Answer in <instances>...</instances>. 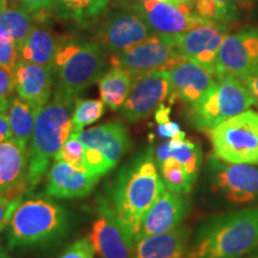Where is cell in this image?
I'll return each mask as SVG.
<instances>
[{
	"instance_id": "obj_1",
	"label": "cell",
	"mask_w": 258,
	"mask_h": 258,
	"mask_svg": "<svg viewBox=\"0 0 258 258\" xmlns=\"http://www.w3.org/2000/svg\"><path fill=\"white\" fill-rule=\"evenodd\" d=\"M157 167L153 148H145L122 166L109 192V206L134 241L148 211L166 188Z\"/></svg>"
},
{
	"instance_id": "obj_2",
	"label": "cell",
	"mask_w": 258,
	"mask_h": 258,
	"mask_svg": "<svg viewBox=\"0 0 258 258\" xmlns=\"http://www.w3.org/2000/svg\"><path fill=\"white\" fill-rule=\"evenodd\" d=\"M258 249V207L208 217L189 241L185 258H244Z\"/></svg>"
},
{
	"instance_id": "obj_3",
	"label": "cell",
	"mask_w": 258,
	"mask_h": 258,
	"mask_svg": "<svg viewBox=\"0 0 258 258\" xmlns=\"http://www.w3.org/2000/svg\"><path fill=\"white\" fill-rule=\"evenodd\" d=\"M77 96L54 90L50 101L38 111L29 146L28 191L38 185L51 160H55L62 145L73 132L72 115Z\"/></svg>"
},
{
	"instance_id": "obj_4",
	"label": "cell",
	"mask_w": 258,
	"mask_h": 258,
	"mask_svg": "<svg viewBox=\"0 0 258 258\" xmlns=\"http://www.w3.org/2000/svg\"><path fill=\"white\" fill-rule=\"evenodd\" d=\"M69 231V214L47 198H32L18 206L9 224V249L44 247L54 244Z\"/></svg>"
},
{
	"instance_id": "obj_5",
	"label": "cell",
	"mask_w": 258,
	"mask_h": 258,
	"mask_svg": "<svg viewBox=\"0 0 258 258\" xmlns=\"http://www.w3.org/2000/svg\"><path fill=\"white\" fill-rule=\"evenodd\" d=\"M104 51L95 42L62 38L53 63L55 91L70 96L80 92L98 82L104 74Z\"/></svg>"
},
{
	"instance_id": "obj_6",
	"label": "cell",
	"mask_w": 258,
	"mask_h": 258,
	"mask_svg": "<svg viewBox=\"0 0 258 258\" xmlns=\"http://www.w3.org/2000/svg\"><path fill=\"white\" fill-rule=\"evenodd\" d=\"M256 99L240 79L217 77V82L198 102L190 105L189 121L194 128L209 133L222 122L252 106Z\"/></svg>"
},
{
	"instance_id": "obj_7",
	"label": "cell",
	"mask_w": 258,
	"mask_h": 258,
	"mask_svg": "<svg viewBox=\"0 0 258 258\" xmlns=\"http://www.w3.org/2000/svg\"><path fill=\"white\" fill-rule=\"evenodd\" d=\"M213 157L232 164L258 165V114L245 110L209 132Z\"/></svg>"
},
{
	"instance_id": "obj_8",
	"label": "cell",
	"mask_w": 258,
	"mask_h": 258,
	"mask_svg": "<svg viewBox=\"0 0 258 258\" xmlns=\"http://www.w3.org/2000/svg\"><path fill=\"white\" fill-rule=\"evenodd\" d=\"M78 135L85 147V171L98 178L114 170L132 147L128 129L121 121L83 129Z\"/></svg>"
},
{
	"instance_id": "obj_9",
	"label": "cell",
	"mask_w": 258,
	"mask_h": 258,
	"mask_svg": "<svg viewBox=\"0 0 258 258\" xmlns=\"http://www.w3.org/2000/svg\"><path fill=\"white\" fill-rule=\"evenodd\" d=\"M208 178L212 191L230 205L258 202L257 166L227 163L212 156L208 161Z\"/></svg>"
},
{
	"instance_id": "obj_10",
	"label": "cell",
	"mask_w": 258,
	"mask_h": 258,
	"mask_svg": "<svg viewBox=\"0 0 258 258\" xmlns=\"http://www.w3.org/2000/svg\"><path fill=\"white\" fill-rule=\"evenodd\" d=\"M132 9L144 19L154 35L169 41L205 21L192 11L189 3L137 0Z\"/></svg>"
},
{
	"instance_id": "obj_11",
	"label": "cell",
	"mask_w": 258,
	"mask_h": 258,
	"mask_svg": "<svg viewBox=\"0 0 258 258\" xmlns=\"http://www.w3.org/2000/svg\"><path fill=\"white\" fill-rule=\"evenodd\" d=\"M153 32L133 9L111 12L96 30L93 42L109 54L121 53L153 36Z\"/></svg>"
},
{
	"instance_id": "obj_12",
	"label": "cell",
	"mask_w": 258,
	"mask_h": 258,
	"mask_svg": "<svg viewBox=\"0 0 258 258\" xmlns=\"http://www.w3.org/2000/svg\"><path fill=\"white\" fill-rule=\"evenodd\" d=\"M182 59L185 57L180 55L169 40L153 35L127 50L112 54L110 63L137 77L153 71H167Z\"/></svg>"
},
{
	"instance_id": "obj_13",
	"label": "cell",
	"mask_w": 258,
	"mask_h": 258,
	"mask_svg": "<svg viewBox=\"0 0 258 258\" xmlns=\"http://www.w3.org/2000/svg\"><path fill=\"white\" fill-rule=\"evenodd\" d=\"M227 35L226 25L203 21L170 42L183 57L199 63L215 76L219 50Z\"/></svg>"
},
{
	"instance_id": "obj_14",
	"label": "cell",
	"mask_w": 258,
	"mask_h": 258,
	"mask_svg": "<svg viewBox=\"0 0 258 258\" xmlns=\"http://www.w3.org/2000/svg\"><path fill=\"white\" fill-rule=\"evenodd\" d=\"M258 72V29L227 35L217 59L215 77L232 76L241 82Z\"/></svg>"
},
{
	"instance_id": "obj_15",
	"label": "cell",
	"mask_w": 258,
	"mask_h": 258,
	"mask_svg": "<svg viewBox=\"0 0 258 258\" xmlns=\"http://www.w3.org/2000/svg\"><path fill=\"white\" fill-rule=\"evenodd\" d=\"M170 97L167 71H153L134 77L129 95L120 109L128 122L144 120Z\"/></svg>"
},
{
	"instance_id": "obj_16",
	"label": "cell",
	"mask_w": 258,
	"mask_h": 258,
	"mask_svg": "<svg viewBox=\"0 0 258 258\" xmlns=\"http://www.w3.org/2000/svg\"><path fill=\"white\" fill-rule=\"evenodd\" d=\"M98 213L89 237L98 258H134L135 241L118 221L108 201L99 202Z\"/></svg>"
},
{
	"instance_id": "obj_17",
	"label": "cell",
	"mask_w": 258,
	"mask_h": 258,
	"mask_svg": "<svg viewBox=\"0 0 258 258\" xmlns=\"http://www.w3.org/2000/svg\"><path fill=\"white\" fill-rule=\"evenodd\" d=\"M169 72L170 101L175 99L192 105L217 82V77L199 63L182 59Z\"/></svg>"
},
{
	"instance_id": "obj_18",
	"label": "cell",
	"mask_w": 258,
	"mask_h": 258,
	"mask_svg": "<svg viewBox=\"0 0 258 258\" xmlns=\"http://www.w3.org/2000/svg\"><path fill=\"white\" fill-rule=\"evenodd\" d=\"M16 92L37 112L50 101L55 88L54 71L43 66L19 60L15 70Z\"/></svg>"
},
{
	"instance_id": "obj_19",
	"label": "cell",
	"mask_w": 258,
	"mask_h": 258,
	"mask_svg": "<svg viewBox=\"0 0 258 258\" xmlns=\"http://www.w3.org/2000/svg\"><path fill=\"white\" fill-rule=\"evenodd\" d=\"M28 146L14 138L0 143V195H24L28 191Z\"/></svg>"
},
{
	"instance_id": "obj_20",
	"label": "cell",
	"mask_w": 258,
	"mask_h": 258,
	"mask_svg": "<svg viewBox=\"0 0 258 258\" xmlns=\"http://www.w3.org/2000/svg\"><path fill=\"white\" fill-rule=\"evenodd\" d=\"M189 207L190 203L184 195L165 188L145 217L138 239L179 227L188 215Z\"/></svg>"
},
{
	"instance_id": "obj_21",
	"label": "cell",
	"mask_w": 258,
	"mask_h": 258,
	"mask_svg": "<svg viewBox=\"0 0 258 258\" xmlns=\"http://www.w3.org/2000/svg\"><path fill=\"white\" fill-rule=\"evenodd\" d=\"M98 179L64 161H55L47 172L46 191L57 199L85 198L95 189Z\"/></svg>"
},
{
	"instance_id": "obj_22",
	"label": "cell",
	"mask_w": 258,
	"mask_h": 258,
	"mask_svg": "<svg viewBox=\"0 0 258 258\" xmlns=\"http://www.w3.org/2000/svg\"><path fill=\"white\" fill-rule=\"evenodd\" d=\"M189 241L190 230L180 225L172 231L138 239L134 258H185Z\"/></svg>"
},
{
	"instance_id": "obj_23",
	"label": "cell",
	"mask_w": 258,
	"mask_h": 258,
	"mask_svg": "<svg viewBox=\"0 0 258 258\" xmlns=\"http://www.w3.org/2000/svg\"><path fill=\"white\" fill-rule=\"evenodd\" d=\"M61 40L62 38L57 37L50 29L42 24H35L24 46L19 50V60L53 69Z\"/></svg>"
},
{
	"instance_id": "obj_24",
	"label": "cell",
	"mask_w": 258,
	"mask_h": 258,
	"mask_svg": "<svg viewBox=\"0 0 258 258\" xmlns=\"http://www.w3.org/2000/svg\"><path fill=\"white\" fill-rule=\"evenodd\" d=\"M134 77L122 67L112 66L98 80L99 95L104 104L111 110L123 106L133 85Z\"/></svg>"
},
{
	"instance_id": "obj_25",
	"label": "cell",
	"mask_w": 258,
	"mask_h": 258,
	"mask_svg": "<svg viewBox=\"0 0 258 258\" xmlns=\"http://www.w3.org/2000/svg\"><path fill=\"white\" fill-rule=\"evenodd\" d=\"M6 112H8L12 137L24 146H28L34 132L37 112L18 96L12 97Z\"/></svg>"
},
{
	"instance_id": "obj_26",
	"label": "cell",
	"mask_w": 258,
	"mask_h": 258,
	"mask_svg": "<svg viewBox=\"0 0 258 258\" xmlns=\"http://www.w3.org/2000/svg\"><path fill=\"white\" fill-rule=\"evenodd\" d=\"M34 25L32 15L19 6L8 8L0 14V27L9 31L17 44L18 50H21L24 46Z\"/></svg>"
},
{
	"instance_id": "obj_27",
	"label": "cell",
	"mask_w": 258,
	"mask_h": 258,
	"mask_svg": "<svg viewBox=\"0 0 258 258\" xmlns=\"http://www.w3.org/2000/svg\"><path fill=\"white\" fill-rule=\"evenodd\" d=\"M109 0H54L49 11L62 18L84 21L101 15Z\"/></svg>"
},
{
	"instance_id": "obj_28",
	"label": "cell",
	"mask_w": 258,
	"mask_h": 258,
	"mask_svg": "<svg viewBox=\"0 0 258 258\" xmlns=\"http://www.w3.org/2000/svg\"><path fill=\"white\" fill-rule=\"evenodd\" d=\"M167 143H169V156L176 158L184 167L190 178L196 182L202 163L201 147L185 139L184 140L171 139Z\"/></svg>"
},
{
	"instance_id": "obj_29",
	"label": "cell",
	"mask_w": 258,
	"mask_h": 258,
	"mask_svg": "<svg viewBox=\"0 0 258 258\" xmlns=\"http://www.w3.org/2000/svg\"><path fill=\"white\" fill-rule=\"evenodd\" d=\"M158 169L161 173L164 184L170 191L184 196L191 192L195 182L190 178L184 167L176 158H167L158 166Z\"/></svg>"
},
{
	"instance_id": "obj_30",
	"label": "cell",
	"mask_w": 258,
	"mask_h": 258,
	"mask_svg": "<svg viewBox=\"0 0 258 258\" xmlns=\"http://www.w3.org/2000/svg\"><path fill=\"white\" fill-rule=\"evenodd\" d=\"M104 110L105 104L102 99H77L72 115L73 132L83 131L86 125L98 121Z\"/></svg>"
},
{
	"instance_id": "obj_31",
	"label": "cell",
	"mask_w": 258,
	"mask_h": 258,
	"mask_svg": "<svg viewBox=\"0 0 258 258\" xmlns=\"http://www.w3.org/2000/svg\"><path fill=\"white\" fill-rule=\"evenodd\" d=\"M54 161H64L76 169L85 171V147L80 141L78 132L71 133Z\"/></svg>"
},
{
	"instance_id": "obj_32",
	"label": "cell",
	"mask_w": 258,
	"mask_h": 258,
	"mask_svg": "<svg viewBox=\"0 0 258 258\" xmlns=\"http://www.w3.org/2000/svg\"><path fill=\"white\" fill-rule=\"evenodd\" d=\"M19 62V50L17 44L8 30L0 27V66L15 72Z\"/></svg>"
},
{
	"instance_id": "obj_33",
	"label": "cell",
	"mask_w": 258,
	"mask_h": 258,
	"mask_svg": "<svg viewBox=\"0 0 258 258\" xmlns=\"http://www.w3.org/2000/svg\"><path fill=\"white\" fill-rule=\"evenodd\" d=\"M22 202H23V195H0V233L8 227L15 211Z\"/></svg>"
},
{
	"instance_id": "obj_34",
	"label": "cell",
	"mask_w": 258,
	"mask_h": 258,
	"mask_svg": "<svg viewBox=\"0 0 258 258\" xmlns=\"http://www.w3.org/2000/svg\"><path fill=\"white\" fill-rule=\"evenodd\" d=\"M95 247L90 238H82L67 246L60 258H95Z\"/></svg>"
},
{
	"instance_id": "obj_35",
	"label": "cell",
	"mask_w": 258,
	"mask_h": 258,
	"mask_svg": "<svg viewBox=\"0 0 258 258\" xmlns=\"http://www.w3.org/2000/svg\"><path fill=\"white\" fill-rule=\"evenodd\" d=\"M15 90V72L0 66V99H10Z\"/></svg>"
},
{
	"instance_id": "obj_36",
	"label": "cell",
	"mask_w": 258,
	"mask_h": 258,
	"mask_svg": "<svg viewBox=\"0 0 258 258\" xmlns=\"http://www.w3.org/2000/svg\"><path fill=\"white\" fill-rule=\"evenodd\" d=\"M12 2L34 16L49 11L53 6L54 0H12Z\"/></svg>"
},
{
	"instance_id": "obj_37",
	"label": "cell",
	"mask_w": 258,
	"mask_h": 258,
	"mask_svg": "<svg viewBox=\"0 0 258 258\" xmlns=\"http://www.w3.org/2000/svg\"><path fill=\"white\" fill-rule=\"evenodd\" d=\"M158 134H159L161 138L169 139V140H171V139L184 140L185 139V133L180 131L179 124L172 121H169L163 124H158Z\"/></svg>"
},
{
	"instance_id": "obj_38",
	"label": "cell",
	"mask_w": 258,
	"mask_h": 258,
	"mask_svg": "<svg viewBox=\"0 0 258 258\" xmlns=\"http://www.w3.org/2000/svg\"><path fill=\"white\" fill-rule=\"evenodd\" d=\"M12 131L10 127L8 112H0V143L12 139Z\"/></svg>"
},
{
	"instance_id": "obj_39",
	"label": "cell",
	"mask_w": 258,
	"mask_h": 258,
	"mask_svg": "<svg viewBox=\"0 0 258 258\" xmlns=\"http://www.w3.org/2000/svg\"><path fill=\"white\" fill-rule=\"evenodd\" d=\"M170 112L171 108L170 106L164 105V103L161 104L159 108L154 111V117H156V122L158 124L166 123V122L170 121Z\"/></svg>"
},
{
	"instance_id": "obj_40",
	"label": "cell",
	"mask_w": 258,
	"mask_h": 258,
	"mask_svg": "<svg viewBox=\"0 0 258 258\" xmlns=\"http://www.w3.org/2000/svg\"><path fill=\"white\" fill-rule=\"evenodd\" d=\"M243 83L246 85V88L250 90V92L252 93L254 99L258 103V72L253 73L252 76L247 77L243 80Z\"/></svg>"
},
{
	"instance_id": "obj_41",
	"label": "cell",
	"mask_w": 258,
	"mask_h": 258,
	"mask_svg": "<svg viewBox=\"0 0 258 258\" xmlns=\"http://www.w3.org/2000/svg\"><path fill=\"white\" fill-rule=\"evenodd\" d=\"M213 3L218 4L219 6H221L222 9L226 10L227 12H230L231 15H233L235 18L238 16V9L235 6V0H212Z\"/></svg>"
},
{
	"instance_id": "obj_42",
	"label": "cell",
	"mask_w": 258,
	"mask_h": 258,
	"mask_svg": "<svg viewBox=\"0 0 258 258\" xmlns=\"http://www.w3.org/2000/svg\"><path fill=\"white\" fill-rule=\"evenodd\" d=\"M0 258H14L9 253V251L5 249V246L3 245L2 240H0Z\"/></svg>"
},
{
	"instance_id": "obj_43",
	"label": "cell",
	"mask_w": 258,
	"mask_h": 258,
	"mask_svg": "<svg viewBox=\"0 0 258 258\" xmlns=\"http://www.w3.org/2000/svg\"><path fill=\"white\" fill-rule=\"evenodd\" d=\"M11 99H0V112L8 111Z\"/></svg>"
},
{
	"instance_id": "obj_44",
	"label": "cell",
	"mask_w": 258,
	"mask_h": 258,
	"mask_svg": "<svg viewBox=\"0 0 258 258\" xmlns=\"http://www.w3.org/2000/svg\"><path fill=\"white\" fill-rule=\"evenodd\" d=\"M8 3L9 0H0V14H2L5 9H8Z\"/></svg>"
},
{
	"instance_id": "obj_45",
	"label": "cell",
	"mask_w": 258,
	"mask_h": 258,
	"mask_svg": "<svg viewBox=\"0 0 258 258\" xmlns=\"http://www.w3.org/2000/svg\"><path fill=\"white\" fill-rule=\"evenodd\" d=\"M244 258H258V249L256 251H253L252 253L247 254V256L244 257Z\"/></svg>"
},
{
	"instance_id": "obj_46",
	"label": "cell",
	"mask_w": 258,
	"mask_h": 258,
	"mask_svg": "<svg viewBox=\"0 0 258 258\" xmlns=\"http://www.w3.org/2000/svg\"><path fill=\"white\" fill-rule=\"evenodd\" d=\"M177 3H190V2H192V0H176Z\"/></svg>"
},
{
	"instance_id": "obj_47",
	"label": "cell",
	"mask_w": 258,
	"mask_h": 258,
	"mask_svg": "<svg viewBox=\"0 0 258 258\" xmlns=\"http://www.w3.org/2000/svg\"><path fill=\"white\" fill-rule=\"evenodd\" d=\"M164 2H171V3H177L176 0H164Z\"/></svg>"
}]
</instances>
